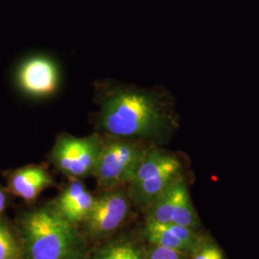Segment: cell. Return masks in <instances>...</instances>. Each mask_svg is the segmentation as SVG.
Here are the masks:
<instances>
[{"label": "cell", "instance_id": "obj_10", "mask_svg": "<svg viewBox=\"0 0 259 259\" xmlns=\"http://www.w3.org/2000/svg\"><path fill=\"white\" fill-rule=\"evenodd\" d=\"M94 200L95 197L88 190L82 180H70L52 204L68 222L78 226L85 221Z\"/></svg>", "mask_w": 259, "mask_h": 259}, {"label": "cell", "instance_id": "obj_12", "mask_svg": "<svg viewBox=\"0 0 259 259\" xmlns=\"http://www.w3.org/2000/svg\"><path fill=\"white\" fill-rule=\"evenodd\" d=\"M91 259H145V251L136 241L122 237L102 246Z\"/></svg>", "mask_w": 259, "mask_h": 259}, {"label": "cell", "instance_id": "obj_4", "mask_svg": "<svg viewBox=\"0 0 259 259\" xmlns=\"http://www.w3.org/2000/svg\"><path fill=\"white\" fill-rule=\"evenodd\" d=\"M102 137V150L93 177L102 191L124 187L134 179L148 147L139 140Z\"/></svg>", "mask_w": 259, "mask_h": 259}, {"label": "cell", "instance_id": "obj_2", "mask_svg": "<svg viewBox=\"0 0 259 259\" xmlns=\"http://www.w3.org/2000/svg\"><path fill=\"white\" fill-rule=\"evenodd\" d=\"M20 232L23 259H89L83 234L52 203L26 213Z\"/></svg>", "mask_w": 259, "mask_h": 259}, {"label": "cell", "instance_id": "obj_5", "mask_svg": "<svg viewBox=\"0 0 259 259\" xmlns=\"http://www.w3.org/2000/svg\"><path fill=\"white\" fill-rule=\"evenodd\" d=\"M102 147V135L97 133L84 138L61 134L51 150L50 161L68 179L83 180L93 176Z\"/></svg>", "mask_w": 259, "mask_h": 259}, {"label": "cell", "instance_id": "obj_15", "mask_svg": "<svg viewBox=\"0 0 259 259\" xmlns=\"http://www.w3.org/2000/svg\"><path fill=\"white\" fill-rule=\"evenodd\" d=\"M192 259H225L222 250L213 244L200 243L191 253Z\"/></svg>", "mask_w": 259, "mask_h": 259}, {"label": "cell", "instance_id": "obj_13", "mask_svg": "<svg viewBox=\"0 0 259 259\" xmlns=\"http://www.w3.org/2000/svg\"><path fill=\"white\" fill-rule=\"evenodd\" d=\"M0 259H23L22 246L8 226L0 222Z\"/></svg>", "mask_w": 259, "mask_h": 259}, {"label": "cell", "instance_id": "obj_6", "mask_svg": "<svg viewBox=\"0 0 259 259\" xmlns=\"http://www.w3.org/2000/svg\"><path fill=\"white\" fill-rule=\"evenodd\" d=\"M132 201L123 187L103 191L95 197L93 208L87 217L84 231L93 240H101L116 232L126 222Z\"/></svg>", "mask_w": 259, "mask_h": 259}, {"label": "cell", "instance_id": "obj_8", "mask_svg": "<svg viewBox=\"0 0 259 259\" xmlns=\"http://www.w3.org/2000/svg\"><path fill=\"white\" fill-rule=\"evenodd\" d=\"M59 76L58 67L51 59L37 56L28 59L21 65L18 81L24 93L35 97H47L57 91Z\"/></svg>", "mask_w": 259, "mask_h": 259}, {"label": "cell", "instance_id": "obj_3", "mask_svg": "<svg viewBox=\"0 0 259 259\" xmlns=\"http://www.w3.org/2000/svg\"><path fill=\"white\" fill-rule=\"evenodd\" d=\"M181 178L183 163L176 155L163 149L148 147L127 191L133 203L147 209Z\"/></svg>", "mask_w": 259, "mask_h": 259}, {"label": "cell", "instance_id": "obj_7", "mask_svg": "<svg viewBox=\"0 0 259 259\" xmlns=\"http://www.w3.org/2000/svg\"><path fill=\"white\" fill-rule=\"evenodd\" d=\"M147 210L149 221L171 223L193 230L198 225V217L183 178L170 185Z\"/></svg>", "mask_w": 259, "mask_h": 259}, {"label": "cell", "instance_id": "obj_14", "mask_svg": "<svg viewBox=\"0 0 259 259\" xmlns=\"http://www.w3.org/2000/svg\"><path fill=\"white\" fill-rule=\"evenodd\" d=\"M186 254L160 246L150 244L145 251V259H185Z\"/></svg>", "mask_w": 259, "mask_h": 259}, {"label": "cell", "instance_id": "obj_16", "mask_svg": "<svg viewBox=\"0 0 259 259\" xmlns=\"http://www.w3.org/2000/svg\"><path fill=\"white\" fill-rule=\"evenodd\" d=\"M5 206H6V196H5V193L2 191V189L0 188V215L4 211Z\"/></svg>", "mask_w": 259, "mask_h": 259}, {"label": "cell", "instance_id": "obj_1", "mask_svg": "<svg viewBox=\"0 0 259 259\" xmlns=\"http://www.w3.org/2000/svg\"><path fill=\"white\" fill-rule=\"evenodd\" d=\"M97 111L92 115L95 133L139 141L165 139L175 127V117L159 93L102 80L94 83Z\"/></svg>", "mask_w": 259, "mask_h": 259}, {"label": "cell", "instance_id": "obj_11", "mask_svg": "<svg viewBox=\"0 0 259 259\" xmlns=\"http://www.w3.org/2000/svg\"><path fill=\"white\" fill-rule=\"evenodd\" d=\"M54 185V180L47 168L27 165L13 171L8 179L10 191L19 198L31 202L45 189Z\"/></svg>", "mask_w": 259, "mask_h": 259}, {"label": "cell", "instance_id": "obj_9", "mask_svg": "<svg viewBox=\"0 0 259 259\" xmlns=\"http://www.w3.org/2000/svg\"><path fill=\"white\" fill-rule=\"evenodd\" d=\"M149 244L177 250L184 254H191L201 241L193 229L176 224L146 221L142 230Z\"/></svg>", "mask_w": 259, "mask_h": 259}]
</instances>
